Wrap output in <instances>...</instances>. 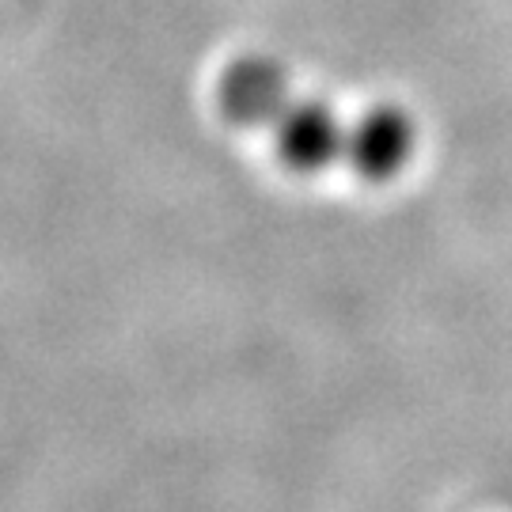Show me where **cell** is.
I'll list each match as a JSON object with an SVG mask.
<instances>
[{
    "label": "cell",
    "instance_id": "1",
    "mask_svg": "<svg viewBox=\"0 0 512 512\" xmlns=\"http://www.w3.org/2000/svg\"><path fill=\"white\" fill-rule=\"evenodd\" d=\"M293 99L289 69L274 57H243L220 76V110L243 129L277 126Z\"/></svg>",
    "mask_w": 512,
    "mask_h": 512
},
{
    "label": "cell",
    "instance_id": "2",
    "mask_svg": "<svg viewBox=\"0 0 512 512\" xmlns=\"http://www.w3.org/2000/svg\"><path fill=\"white\" fill-rule=\"evenodd\" d=\"M277 152L300 175H319L334 160H346V133L338 110L323 99H293L277 122Z\"/></svg>",
    "mask_w": 512,
    "mask_h": 512
},
{
    "label": "cell",
    "instance_id": "3",
    "mask_svg": "<svg viewBox=\"0 0 512 512\" xmlns=\"http://www.w3.org/2000/svg\"><path fill=\"white\" fill-rule=\"evenodd\" d=\"M418 148V129L410 114L399 107H372L365 110L346 133V160L357 175L372 183L395 179Z\"/></svg>",
    "mask_w": 512,
    "mask_h": 512
}]
</instances>
